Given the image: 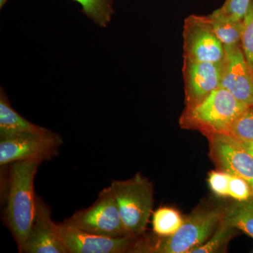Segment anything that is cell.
Instances as JSON below:
<instances>
[{
    "label": "cell",
    "mask_w": 253,
    "mask_h": 253,
    "mask_svg": "<svg viewBox=\"0 0 253 253\" xmlns=\"http://www.w3.org/2000/svg\"><path fill=\"white\" fill-rule=\"evenodd\" d=\"M253 0H226L218 11L236 21H243Z\"/></svg>",
    "instance_id": "44dd1931"
},
{
    "label": "cell",
    "mask_w": 253,
    "mask_h": 253,
    "mask_svg": "<svg viewBox=\"0 0 253 253\" xmlns=\"http://www.w3.org/2000/svg\"><path fill=\"white\" fill-rule=\"evenodd\" d=\"M241 49L253 72V1L243 19Z\"/></svg>",
    "instance_id": "d6986e66"
},
{
    "label": "cell",
    "mask_w": 253,
    "mask_h": 253,
    "mask_svg": "<svg viewBox=\"0 0 253 253\" xmlns=\"http://www.w3.org/2000/svg\"><path fill=\"white\" fill-rule=\"evenodd\" d=\"M253 196V190L248 181L237 176L231 175L229 196L237 201H246Z\"/></svg>",
    "instance_id": "603a6c76"
},
{
    "label": "cell",
    "mask_w": 253,
    "mask_h": 253,
    "mask_svg": "<svg viewBox=\"0 0 253 253\" xmlns=\"http://www.w3.org/2000/svg\"><path fill=\"white\" fill-rule=\"evenodd\" d=\"M222 220L253 239V196L246 201H236L224 208Z\"/></svg>",
    "instance_id": "5bb4252c"
},
{
    "label": "cell",
    "mask_w": 253,
    "mask_h": 253,
    "mask_svg": "<svg viewBox=\"0 0 253 253\" xmlns=\"http://www.w3.org/2000/svg\"><path fill=\"white\" fill-rule=\"evenodd\" d=\"M230 174L222 171H211L208 176V184L211 191L221 197L229 196Z\"/></svg>",
    "instance_id": "7402d4cb"
},
{
    "label": "cell",
    "mask_w": 253,
    "mask_h": 253,
    "mask_svg": "<svg viewBox=\"0 0 253 253\" xmlns=\"http://www.w3.org/2000/svg\"><path fill=\"white\" fill-rule=\"evenodd\" d=\"M186 107H192L220 86L221 63L184 59L182 68Z\"/></svg>",
    "instance_id": "8fae6325"
},
{
    "label": "cell",
    "mask_w": 253,
    "mask_h": 253,
    "mask_svg": "<svg viewBox=\"0 0 253 253\" xmlns=\"http://www.w3.org/2000/svg\"><path fill=\"white\" fill-rule=\"evenodd\" d=\"M227 134L238 139L253 141V106H250L238 118Z\"/></svg>",
    "instance_id": "ffe728a7"
},
{
    "label": "cell",
    "mask_w": 253,
    "mask_h": 253,
    "mask_svg": "<svg viewBox=\"0 0 253 253\" xmlns=\"http://www.w3.org/2000/svg\"><path fill=\"white\" fill-rule=\"evenodd\" d=\"M82 6L81 11L101 28H106L113 14V0H73Z\"/></svg>",
    "instance_id": "e0dca14e"
},
{
    "label": "cell",
    "mask_w": 253,
    "mask_h": 253,
    "mask_svg": "<svg viewBox=\"0 0 253 253\" xmlns=\"http://www.w3.org/2000/svg\"><path fill=\"white\" fill-rule=\"evenodd\" d=\"M184 220L180 213L174 208H160L153 214V231L157 236H172L179 230Z\"/></svg>",
    "instance_id": "2e32d148"
},
{
    "label": "cell",
    "mask_w": 253,
    "mask_h": 253,
    "mask_svg": "<svg viewBox=\"0 0 253 253\" xmlns=\"http://www.w3.org/2000/svg\"><path fill=\"white\" fill-rule=\"evenodd\" d=\"M45 127L33 124L11 106L4 88H0V138L9 137L25 132H41Z\"/></svg>",
    "instance_id": "4fadbf2b"
},
{
    "label": "cell",
    "mask_w": 253,
    "mask_h": 253,
    "mask_svg": "<svg viewBox=\"0 0 253 253\" xmlns=\"http://www.w3.org/2000/svg\"><path fill=\"white\" fill-rule=\"evenodd\" d=\"M210 154L218 170L243 178L253 190V157L237 139L226 134H210Z\"/></svg>",
    "instance_id": "ba28073f"
},
{
    "label": "cell",
    "mask_w": 253,
    "mask_h": 253,
    "mask_svg": "<svg viewBox=\"0 0 253 253\" xmlns=\"http://www.w3.org/2000/svg\"><path fill=\"white\" fill-rule=\"evenodd\" d=\"M237 140L239 141V144L241 145V146L253 157V141L242 140V139H238Z\"/></svg>",
    "instance_id": "cb8c5ba5"
},
{
    "label": "cell",
    "mask_w": 253,
    "mask_h": 253,
    "mask_svg": "<svg viewBox=\"0 0 253 253\" xmlns=\"http://www.w3.org/2000/svg\"><path fill=\"white\" fill-rule=\"evenodd\" d=\"M55 223L51 219L49 205L37 196L34 221L21 253H68L56 231Z\"/></svg>",
    "instance_id": "7c38bea8"
},
{
    "label": "cell",
    "mask_w": 253,
    "mask_h": 253,
    "mask_svg": "<svg viewBox=\"0 0 253 253\" xmlns=\"http://www.w3.org/2000/svg\"><path fill=\"white\" fill-rule=\"evenodd\" d=\"M128 235L144 234L154 208L152 182L141 173L127 180H115L109 186Z\"/></svg>",
    "instance_id": "277c9868"
},
{
    "label": "cell",
    "mask_w": 253,
    "mask_h": 253,
    "mask_svg": "<svg viewBox=\"0 0 253 253\" xmlns=\"http://www.w3.org/2000/svg\"><path fill=\"white\" fill-rule=\"evenodd\" d=\"M8 1L9 0H0V8L2 9V7H4V5L6 4Z\"/></svg>",
    "instance_id": "d4e9b609"
},
{
    "label": "cell",
    "mask_w": 253,
    "mask_h": 253,
    "mask_svg": "<svg viewBox=\"0 0 253 253\" xmlns=\"http://www.w3.org/2000/svg\"><path fill=\"white\" fill-rule=\"evenodd\" d=\"M250 106L219 86L192 107H186L179 124L183 129L197 130L207 136L229 132L231 126Z\"/></svg>",
    "instance_id": "3957f363"
},
{
    "label": "cell",
    "mask_w": 253,
    "mask_h": 253,
    "mask_svg": "<svg viewBox=\"0 0 253 253\" xmlns=\"http://www.w3.org/2000/svg\"><path fill=\"white\" fill-rule=\"evenodd\" d=\"M64 224L89 234L109 238L128 235L123 226L116 200L110 186L100 191L94 204L76 211L63 221Z\"/></svg>",
    "instance_id": "5b68a950"
},
{
    "label": "cell",
    "mask_w": 253,
    "mask_h": 253,
    "mask_svg": "<svg viewBox=\"0 0 253 253\" xmlns=\"http://www.w3.org/2000/svg\"><path fill=\"white\" fill-rule=\"evenodd\" d=\"M61 136L50 130L0 138V166L28 160L49 161L59 154Z\"/></svg>",
    "instance_id": "8992f818"
},
{
    "label": "cell",
    "mask_w": 253,
    "mask_h": 253,
    "mask_svg": "<svg viewBox=\"0 0 253 253\" xmlns=\"http://www.w3.org/2000/svg\"><path fill=\"white\" fill-rule=\"evenodd\" d=\"M213 31L224 46L241 44L243 21H236L221 14L218 10L208 15Z\"/></svg>",
    "instance_id": "9a60e30c"
},
{
    "label": "cell",
    "mask_w": 253,
    "mask_h": 253,
    "mask_svg": "<svg viewBox=\"0 0 253 253\" xmlns=\"http://www.w3.org/2000/svg\"><path fill=\"white\" fill-rule=\"evenodd\" d=\"M236 229L231 227L225 221L221 220L217 229L213 233L212 237L204 244L195 248L190 253H212L220 252L232 238Z\"/></svg>",
    "instance_id": "ac0fdd59"
},
{
    "label": "cell",
    "mask_w": 253,
    "mask_h": 253,
    "mask_svg": "<svg viewBox=\"0 0 253 253\" xmlns=\"http://www.w3.org/2000/svg\"><path fill=\"white\" fill-rule=\"evenodd\" d=\"M224 208H200L184 219L175 234L169 236H139L131 253H186L212 235L221 220Z\"/></svg>",
    "instance_id": "7a4b0ae2"
},
{
    "label": "cell",
    "mask_w": 253,
    "mask_h": 253,
    "mask_svg": "<svg viewBox=\"0 0 253 253\" xmlns=\"http://www.w3.org/2000/svg\"><path fill=\"white\" fill-rule=\"evenodd\" d=\"M184 59L220 63L225 48L213 31L208 16L191 15L183 27Z\"/></svg>",
    "instance_id": "52a82bcc"
},
{
    "label": "cell",
    "mask_w": 253,
    "mask_h": 253,
    "mask_svg": "<svg viewBox=\"0 0 253 253\" xmlns=\"http://www.w3.org/2000/svg\"><path fill=\"white\" fill-rule=\"evenodd\" d=\"M42 162L41 160H28L9 164L4 220L19 253L22 252L34 221L37 197L35 176Z\"/></svg>",
    "instance_id": "6da1fadb"
},
{
    "label": "cell",
    "mask_w": 253,
    "mask_h": 253,
    "mask_svg": "<svg viewBox=\"0 0 253 253\" xmlns=\"http://www.w3.org/2000/svg\"><path fill=\"white\" fill-rule=\"evenodd\" d=\"M221 63L220 86L248 106H253V72L245 58L241 44L224 46Z\"/></svg>",
    "instance_id": "30bf717a"
},
{
    "label": "cell",
    "mask_w": 253,
    "mask_h": 253,
    "mask_svg": "<svg viewBox=\"0 0 253 253\" xmlns=\"http://www.w3.org/2000/svg\"><path fill=\"white\" fill-rule=\"evenodd\" d=\"M55 227L68 253H131L139 236L106 237L89 234L63 222L55 223Z\"/></svg>",
    "instance_id": "9c48e42d"
}]
</instances>
